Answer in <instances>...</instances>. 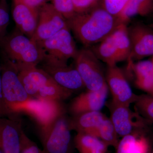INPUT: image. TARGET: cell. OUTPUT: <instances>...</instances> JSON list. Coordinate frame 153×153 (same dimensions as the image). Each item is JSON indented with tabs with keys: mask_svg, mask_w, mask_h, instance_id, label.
Returning <instances> with one entry per match:
<instances>
[{
	"mask_svg": "<svg viewBox=\"0 0 153 153\" xmlns=\"http://www.w3.org/2000/svg\"><path fill=\"white\" fill-rule=\"evenodd\" d=\"M42 63L41 68L62 87L73 91L85 87L82 78L75 67L68 66L67 63Z\"/></svg>",
	"mask_w": 153,
	"mask_h": 153,
	"instance_id": "cell-11",
	"label": "cell"
},
{
	"mask_svg": "<svg viewBox=\"0 0 153 153\" xmlns=\"http://www.w3.org/2000/svg\"><path fill=\"white\" fill-rule=\"evenodd\" d=\"M105 80L112 96L114 104L129 107L138 96L133 92L124 74L117 65L107 66Z\"/></svg>",
	"mask_w": 153,
	"mask_h": 153,
	"instance_id": "cell-8",
	"label": "cell"
},
{
	"mask_svg": "<svg viewBox=\"0 0 153 153\" xmlns=\"http://www.w3.org/2000/svg\"><path fill=\"white\" fill-rule=\"evenodd\" d=\"M108 88L106 84L97 91L88 90L81 93L72 100L69 109L73 116L84 113L100 111L104 106Z\"/></svg>",
	"mask_w": 153,
	"mask_h": 153,
	"instance_id": "cell-13",
	"label": "cell"
},
{
	"mask_svg": "<svg viewBox=\"0 0 153 153\" xmlns=\"http://www.w3.org/2000/svg\"><path fill=\"white\" fill-rule=\"evenodd\" d=\"M74 144L79 153H106L109 146L98 138L81 132L75 136Z\"/></svg>",
	"mask_w": 153,
	"mask_h": 153,
	"instance_id": "cell-19",
	"label": "cell"
},
{
	"mask_svg": "<svg viewBox=\"0 0 153 153\" xmlns=\"http://www.w3.org/2000/svg\"><path fill=\"white\" fill-rule=\"evenodd\" d=\"M74 59L75 67L88 90H99L106 85L100 61L89 47L78 50Z\"/></svg>",
	"mask_w": 153,
	"mask_h": 153,
	"instance_id": "cell-5",
	"label": "cell"
},
{
	"mask_svg": "<svg viewBox=\"0 0 153 153\" xmlns=\"http://www.w3.org/2000/svg\"><path fill=\"white\" fill-rule=\"evenodd\" d=\"M110 119L118 135L123 137L137 131L142 126L138 113L133 112L129 107L114 104L109 105Z\"/></svg>",
	"mask_w": 153,
	"mask_h": 153,
	"instance_id": "cell-12",
	"label": "cell"
},
{
	"mask_svg": "<svg viewBox=\"0 0 153 153\" xmlns=\"http://www.w3.org/2000/svg\"><path fill=\"white\" fill-rule=\"evenodd\" d=\"M120 62L129 60L131 54L130 39L127 24L120 23L112 33Z\"/></svg>",
	"mask_w": 153,
	"mask_h": 153,
	"instance_id": "cell-22",
	"label": "cell"
},
{
	"mask_svg": "<svg viewBox=\"0 0 153 153\" xmlns=\"http://www.w3.org/2000/svg\"><path fill=\"white\" fill-rule=\"evenodd\" d=\"M73 92L58 85L52 79L39 89L36 98L39 100L62 102L69 98Z\"/></svg>",
	"mask_w": 153,
	"mask_h": 153,
	"instance_id": "cell-21",
	"label": "cell"
},
{
	"mask_svg": "<svg viewBox=\"0 0 153 153\" xmlns=\"http://www.w3.org/2000/svg\"><path fill=\"white\" fill-rule=\"evenodd\" d=\"M136 79L153 73V63L151 60L139 61L136 63H132L131 66Z\"/></svg>",
	"mask_w": 153,
	"mask_h": 153,
	"instance_id": "cell-27",
	"label": "cell"
},
{
	"mask_svg": "<svg viewBox=\"0 0 153 153\" xmlns=\"http://www.w3.org/2000/svg\"><path fill=\"white\" fill-rule=\"evenodd\" d=\"M152 62L153 63V56H152Z\"/></svg>",
	"mask_w": 153,
	"mask_h": 153,
	"instance_id": "cell-35",
	"label": "cell"
},
{
	"mask_svg": "<svg viewBox=\"0 0 153 153\" xmlns=\"http://www.w3.org/2000/svg\"><path fill=\"white\" fill-rule=\"evenodd\" d=\"M4 36V34H3V33L1 32V30H0V39L3 38Z\"/></svg>",
	"mask_w": 153,
	"mask_h": 153,
	"instance_id": "cell-34",
	"label": "cell"
},
{
	"mask_svg": "<svg viewBox=\"0 0 153 153\" xmlns=\"http://www.w3.org/2000/svg\"><path fill=\"white\" fill-rule=\"evenodd\" d=\"M118 136L111 120L106 117L96 130L93 136L98 138L108 146L116 149L119 141Z\"/></svg>",
	"mask_w": 153,
	"mask_h": 153,
	"instance_id": "cell-23",
	"label": "cell"
},
{
	"mask_svg": "<svg viewBox=\"0 0 153 153\" xmlns=\"http://www.w3.org/2000/svg\"><path fill=\"white\" fill-rule=\"evenodd\" d=\"M134 103L137 112L153 122V96L150 94L138 96Z\"/></svg>",
	"mask_w": 153,
	"mask_h": 153,
	"instance_id": "cell-24",
	"label": "cell"
},
{
	"mask_svg": "<svg viewBox=\"0 0 153 153\" xmlns=\"http://www.w3.org/2000/svg\"><path fill=\"white\" fill-rule=\"evenodd\" d=\"M136 85L139 88L153 95V73L136 79Z\"/></svg>",
	"mask_w": 153,
	"mask_h": 153,
	"instance_id": "cell-30",
	"label": "cell"
},
{
	"mask_svg": "<svg viewBox=\"0 0 153 153\" xmlns=\"http://www.w3.org/2000/svg\"><path fill=\"white\" fill-rule=\"evenodd\" d=\"M20 153H46L40 149L36 143L30 140L26 134L22 132L21 138V149Z\"/></svg>",
	"mask_w": 153,
	"mask_h": 153,
	"instance_id": "cell-28",
	"label": "cell"
},
{
	"mask_svg": "<svg viewBox=\"0 0 153 153\" xmlns=\"http://www.w3.org/2000/svg\"><path fill=\"white\" fill-rule=\"evenodd\" d=\"M4 99L12 115H17L33 98L27 93L19 79L15 63L10 60L1 67Z\"/></svg>",
	"mask_w": 153,
	"mask_h": 153,
	"instance_id": "cell-3",
	"label": "cell"
},
{
	"mask_svg": "<svg viewBox=\"0 0 153 153\" xmlns=\"http://www.w3.org/2000/svg\"><path fill=\"white\" fill-rule=\"evenodd\" d=\"M152 13H153V8L152 11Z\"/></svg>",
	"mask_w": 153,
	"mask_h": 153,
	"instance_id": "cell-37",
	"label": "cell"
},
{
	"mask_svg": "<svg viewBox=\"0 0 153 153\" xmlns=\"http://www.w3.org/2000/svg\"><path fill=\"white\" fill-rule=\"evenodd\" d=\"M89 48L99 60L106 63L107 66H114L120 62L112 33Z\"/></svg>",
	"mask_w": 153,
	"mask_h": 153,
	"instance_id": "cell-18",
	"label": "cell"
},
{
	"mask_svg": "<svg viewBox=\"0 0 153 153\" xmlns=\"http://www.w3.org/2000/svg\"><path fill=\"white\" fill-rule=\"evenodd\" d=\"M70 30L69 27L64 28L50 38L38 43L44 53L42 62L67 63L69 59L75 57L78 50Z\"/></svg>",
	"mask_w": 153,
	"mask_h": 153,
	"instance_id": "cell-4",
	"label": "cell"
},
{
	"mask_svg": "<svg viewBox=\"0 0 153 153\" xmlns=\"http://www.w3.org/2000/svg\"><path fill=\"white\" fill-rule=\"evenodd\" d=\"M14 2L21 3L32 7L39 9L48 0H13Z\"/></svg>",
	"mask_w": 153,
	"mask_h": 153,
	"instance_id": "cell-33",
	"label": "cell"
},
{
	"mask_svg": "<svg viewBox=\"0 0 153 153\" xmlns=\"http://www.w3.org/2000/svg\"><path fill=\"white\" fill-rule=\"evenodd\" d=\"M61 102L39 100L38 106L31 116L41 125V131L47 127L57 117L65 114V108Z\"/></svg>",
	"mask_w": 153,
	"mask_h": 153,
	"instance_id": "cell-15",
	"label": "cell"
},
{
	"mask_svg": "<svg viewBox=\"0 0 153 153\" xmlns=\"http://www.w3.org/2000/svg\"><path fill=\"white\" fill-rule=\"evenodd\" d=\"M151 153H153V150L152 151V152H151Z\"/></svg>",
	"mask_w": 153,
	"mask_h": 153,
	"instance_id": "cell-36",
	"label": "cell"
},
{
	"mask_svg": "<svg viewBox=\"0 0 153 153\" xmlns=\"http://www.w3.org/2000/svg\"><path fill=\"white\" fill-rule=\"evenodd\" d=\"M67 27L68 22L65 18L52 4L46 3L39 9L38 26L31 39L39 43Z\"/></svg>",
	"mask_w": 153,
	"mask_h": 153,
	"instance_id": "cell-7",
	"label": "cell"
},
{
	"mask_svg": "<svg viewBox=\"0 0 153 153\" xmlns=\"http://www.w3.org/2000/svg\"><path fill=\"white\" fill-rule=\"evenodd\" d=\"M100 111L84 113L68 119L71 130L93 136L99 125L106 118Z\"/></svg>",
	"mask_w": 153,
	"mask_h": 153,
	"instance_id": "cell-16",
	"label": "cell"
},
{
	"mask_svg": "<svg viewBox=\"0 0 153 153\" xmlns=\"http://www.w3.org/2000/svg\"><path fill=\"white\" fill-rule=\"evenodd\" d=\"M153 8V0H130L117 18L120 23L127 24L135 16L151 13Z\"/></svg>",
	"mask_w": 153,
	"mask_h": 153,
	"instance_id": "cell-20",
	"label": "cell"
},
{
	"mask_svg": "<svg viewBox=\"0 0 153 153\" xmlns=\"http://www.w3.org/2000/svg\"><path fill=\"white\" fill-rule=\"evenodd\" d=\"M52 4L67 21L76 14L72 0H50Z\"/></svg>",
	"mask_w": 153,
	"mask_h": 153,
	"instance_id": "cell-25",
	"label": "cell"
},
{
	"mask_svg": "<svg viewBox=\"0 0 153 153\" xmlns=\"http://www.w3.org/2000/svg\"><path fill=\"white\" fill-rule=\"evenodd\" d=\"M68 27L85 47L98 44L109 36L120 24L102 7H96L82 13H76L67 21Z\"/></svg>",
	"mask_w": 153,
	"mask_h": 153,
	"instance_id": "cell-1",
	"label": "cell"
},
{
	"mask_svg": "<svg viewBox=\"0 0 153 153\" xmlns=\"http://www.w3.org/2000/svg\"><path fill=\"white\" fill-rule=\"evenodd\" d=\"M0 47L17 67L37 66L44 59V52L39 44L20 31L0 39Z\"/></svg>",
	"mask_w": 153,
	"mask_h": 153,
	"instance_id": "cell-2",
	"label": "cell"
},
{
	"mask_svg": "<svg viewBox=\"0 0 153 153\" xmlns=\"http://www.w3.org/2000/svg\"><path fill=\"white\" fill-rule=\"evenodd\" d=\"M68 119L60 115L41 131V138L46 153H71V135Z\"/></svg>",
	"mask_w": 153,
	"mask_h": 153,
	"instance_id": "cell-6",
	"label": "cell"
},
{
	"mask_svg": "<svg viewBox=\"0 0 153 153\" xmlns=\"http://www.w3.org/2000/svg\"><path fill=\"white\" fill-rule=\"evenodd\" d=\"M13 116L14 115H12L9 111L4 99L2 84L1 67H0V117H10Z\"/></svg>",
	"mask_w": 153,
	"mask_h": 153,
	"instance_id": "cell-32",
	"label": "cell"
},
{
	"mask_svg": "<svg viewBox=\"0 0 153 153\" xmlns=\"http://www.w3.org/2000/svg\"><path fill=\"white\" fill-rule=\"evenodd\" d=\"M128 28L131 47L128 60L131 66L133 60L153 56V30L140 23L132 24Z\"/></svg>",
	"mask_w": 153,
	"mask_h": 153,
	"instance_id": "cell-9",
	"label": "cell"
},
{
	"mask_svg": "<svg viewBox=\"0 0 153 153\" xmlns=\"http://www.w3.org/2000/svg\"><path fill=\"white\" fill-rule=\"evenodd\" d=\"M10 22V16L7 7L6 0L0 2V30L4 34Z\"/></svg>",
	"mask_w": 153,
	"mask_h": 153,
	"instance_id": "cell-31",
	"label": "cell"
},
{
	"mask_svg": "<svg viewBox=\"0 0 153 153\" xmlns=\"http://www.w3.org/2000/svg\"><path fill=\"white\" fill-rule=\"evenodd\" d=\"M13 18L19 31L30 38L34 36L38 26L39 9L21 3L14 2Z\"/></svg>",
	"mask_w": 153,
	"mask_h": 153,
	"instance_id": "cell-14",
	"label": "cell"
},
{
	"mask_svg": "<svg viewBox=\"0 0 153 153\" xmlns=\"http://www.w3.org/2000/svg\"><path fill=\"white\" fill-rule=\"evenodd\" d=\"M22 122L18 115L0 117V150L2 153H20Z\"/></svg>",
	"mask_w": 153,
	"mask_h": 153,
	"instance_id": "cell-10",
	"label": "cell"
},
{
	"mask_svg": "<svg viewBox=\"0 0 153 153\" xmlns=\"http://www.w3.org/2000/svg\"><path fill=\"white\" fill-rule=\"evenodd\" d=\"M152 96H153V95H152Z\"/></svg>",
	"mask_w": 153,
	"mask_h": 153,
	"instance_id": "cell-38",
	"label": "cell"
},
{
	"mask_svg": "<svg viewBox=\"0 0 153 153\" xmlns=\"http://www.w3.org/2000/svg\"><path fill=\"white\" fill-rule=\"evenodd\" d=\"M76 13H82L95 7L98 0H72Z\"/></svg>",
	"mask_w": 153,
	"mask_h": 153,
	"instance_id": "cell-29",
	"label": "cell"
},
{
	"mask_svg": "<svg viewBox=\"0 0 153 153\" xmlns=\"http://www.w3.org/2000/svg\"><path fill=\"white\" fill-rule=\"evenodd\" d=\"M116 153H151L147 139L139 136L137 131L125 136L119 141Z\"/></svg>",
	"mask_w": 153,
	"mask_h": 153,
	"instance_id": "cell-17",
	"label": "cell"
},
{
	"mask_svg": "<svg viewBox=\"0 0 153 153\" xmlns=\"http://www.w3.org/2000/svg\"><path fill=\"white\" fill-rule=\"evenodd\" d=\"M130 0H103V7L110 14L117 18Z\"/></svg>",
	"mask_w": 153,
	"mask_h": 153,
	"instance_id": "cell-26",
	"label": "cell"
}]
</instances>
